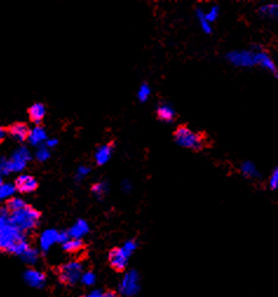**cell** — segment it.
<instances>
[{
	"instance_id": "6da1fadb",
	"label": "cell",
	"mask_w": 278,
	"mask_h": 297,
	"mask_svg": "<svg viewBox=\"0 0 278 297\" xmlns=\"http://www.w3.org/2000/svg\"><path fill=\"white\" fill-rule=\"evenodd\" d=\"M25 238V233L10 223L0 233V250L21 256L30 248V244Z\"/></svg>"
},
{
	"instance_id": "7a4b0ae2",
	"label": "cell",
	"mask_w": 278,
	"mask_h": 297,
	"mask_svg": "<svg viewBox=\"0 0 278 297\" xmlns=\"http://www.w3.org/2000/svg\"><path fill=\"white\" fill-rule=\"evenodd\" d=\"M39 220H40V213L30 206L10 214V223L23 233L34 229L38 226Z\"/></svg>"
},
{
	"instance_id": "3957f363",
	"label": "cell",
	"mask_w": 278,
	"mask_h": 297,
	"mask_svg": "<svg viewBox=\"0 0 278 297\" xmlns=\"http://www.w3.org/2000/svg\"><path fill=\"white\" fill-rule=\"evenodd\" d=\"M174 139L180 147L190 151H200L204 147V139L202 135L187 126L177 127L174 133Z\"/></svg>"
},
{
	"instance_id": "277c9868",
	"label": "cell",
	"mask_w": 278,
	"mask_h": 297,
	"mask_svg": "<svg viewBox=\"0 0 278 297\" xmlns=\"http://www.w3.org/2000/svg\"><path fill=\"white\" fill-rule=\"evenodd\" d=\"M141 289L140 274L136 270H129L124 275L119 284V293L124 297H134Z\"/></svg>"
},
{
	"instance_id": "5b68a950",
	"label": "cell",
	"mask_w": 278,
	"mask_h": 297,
	"mask_svg": "<svg viewBox=\"0 0 278 297\" xmlns=\"http://www.w3.org/2000/svg\"><path fill=\"white\" fill-rule=\"evenodd\" d=\"M83 274L82 263L79 261H69L60 267L59 279L65 284H76L81 280Z\"/></svg>"
},
{
	"instance_id": "8992f818",
	"label": "cell",
	"mask_w": 278,
	"mask_h": 297,
	"mask_svg": "<svg viewBox=\"0 0 278 297\" xmlns=\"http://www.w3.org/2000/svg\"><path fill=\"white\" fill-rule=\"evenodd\" d=\"M227 60L235 67L250 68L256 66V52L252 49H236L227 54Z\"/></svg>"
},
{
	"instance_id": "52a82bcc",
	"label": "cell",
	"mask_w": 278,
	"mask_h": 297,
	"mask_svg": "<svg viewBox=\"0 0 278 297\" xmlns=\"http://www.w3.org/2000/svg\"><path fill=\"white\" fill-rule=\"evenodd\" d=\"M130 256L132 255L128 254L122 247H120V248H115L110 250L108 260H109V263L113 269H115L116 271H124L127 268Z\"/></svg>"
},
{
	"instance_id": "ba28073f",
	"label": "cell",
	"mask_w": 278,
	"mask_h": 297,
	"mask_svg": "<svg viewBox=\"0 0 278 297\" xmlns=\"http://www.w3.org/2000/svg\"><path fill=\"white\" fill-rule=\"evenodd\" d=\"M24 280L30 287L37 288V289L43 288L46 283L45 274L37 270V269H27L24 273Z\"/></svg>"
},
{
	"instance_id": "9c48e42d",
	"label": "cell",
	"mask_w": 278,
	"mask_h": 297,
	"mask_svg": "<svg viewBox=\"0 0 278 297\" xmlns=\"http://www.w3.org/2000/svg\"><path fill=\"white\" fill-rule=\"evenodd\" d=\"M256 65L261 66V67L265 68L266 71L271 72L275 77L278 79V68L275 63V61L266 52L258 51L256 52Z\"/></svg>"
},
{
	"instance_id": "30bf717a",
	"label": "cell",
	"mask_w": 278,
	"mask_h": 297,
	"mask_svg": "<svg viewBox=\"0 0 278 297\" xmlns=\"http://www.w3.org/2000/svg\"><path fill=\"white\" fill-rule=\"evenodd\" d=\"M15 189L21 193H32L38 188L37 180L31 175H20L15 180Z\"/></svg>"
},
{
	"instance_id": "8fae6325",
	"label": "cell",
	"mask_w": 278,
	"mask_h": 297,
	"mask_svg": "<svg viewBox=\"0 0 278 297\" xmlns=\"http://www.w3.org/2000/svg\"><path fill=\"white\" fill-rule=\"evenodd\" d=\"M59 233L60 232H58V230L55 229L45 230V232L40 235V238H39V244H40L41 250L48 251L53 244L59 242Z\"/></svg>"
},
{
	"instance_id": "7c38bea8",
	"label": "cell",
	"mask_w": 278,
	"mask_h": 297,
	"mask_svg": "<svg viewBox=\"0 0 278 297\" xmlns=\"http://www.w3.org/2000/svg\"><path fill=\"white\" fill-rule=\"evenodd\" d=\"M8 132H10V134L12 135L15 140L25 141L29 139L31 129L24 122H15V124L11 125L10 128H8Z\"/></svg>"
},
{
	"instance_id": "4fadbf2b",
	"label": "cell",
	"mask_w": 278,
	"mask_h": 297,
	"mask_svg": "<svg viewBox=\"0 0 278 297\" xmlns=\"http://www.w3.org/2000/svg\"><path fill=\"white\" fill-rule=\"evenodd\" d=\"M88 232H90V226H88L87 222L85 220H79L71 227L67 234L71 238H79V240H81V237L87 235Z\"/></svg>"
},
{
	"instance_id": "5bb4252c",
	"label": "cell",
	"mask_w": 278,
	"mask_h": 297,
	"mask_svg": "<svg viewBox=\"0 0 278 297\" xmlns=\"http://www.w3.org/2000/svg\"><path fill=\"white\" fill-rule=\"evenodd\" d=\"M113 154V145L112 143H106V145H101L98 149L95 151L94 157L98 165H105L108 161L110 160Z\"/></svg>"
},
{
	"instance_id": "9a60e30c",
	"label": "cell",
	"mask_w": 278,
	"mask_h": 297,
	"mask_svg": "<svg viewBox=\"0 0 278 297\" xmlns=\"http://www.w3.org/2000/svg\"><path fill=\"white\" fill-rule=\"evenodd\" d=\"M157 118L163 122H173L176 118V112L169 104H160L157 106Z\"/></svg>"
},
{
	"instance_id": "2e32d148",
	"label": "cell",
	"mask_w": 278,
	"mask_h": 297,
	"mask_svg": "<svg viewBox=\"0 0 278 297\" xmlns=\"http://www.w3.org/2000/svg\"><path fill=\"white\" fill-rule=\"evenodd\" d=\"M240 172L242 175L250 180H257L261 177L260 171H258L255 163L251 162V161H244V162H242L240 166Z\"/></svg>"
},
{
	"instance_id": "e0dca14e",
	"label": "cell",
	"mask_w": 278,
	"mask_h": 297,
	"mask_svg": "<svg viewBox=\"0 0 278 297\" xmlns=\"http://www.w3.org/2000/svg\"><path fill=\"white\" fill-rule=\"evenodd\" d=\"M29 114L31 121H33L34 124H40L41 121L44 120L46 114V109L45 106L40 102H37V104H33L32 106L30 107L29 109Z\"/></svg>"
},
{
	"instance_id": "ac0fdd59",
	"label": "cell",
	"mask_w": 278,
	"mask_h": 297,
	"mask_svg": "<svg viewBox=\"0 0 278 297\" xmlns=\"http://www.w3.org/2000/svg\"><path fill=\"white\" fill-rule=\"evenodd\" d=\"M45 139H46L45 130L41 128L40 126H37V127H34V128H33L32 130H31L29 139H27V140L30 141L31 145L40 146L41 143L45 141Z\"/></svg>"
},
{
	"instance_id": "d6986e66",
	"label": "cell",
	"mask_w": 278,
	"mask_h": 297,
	"mask_svg": "<svg viewBox=\"0 0 278 297\" xmlns=\"http://www.w3.org/2000/svg\"><path fill=\"white\" fill-rule=\"evenodd\" d=\"M260 15L266 19H277L278 18V4L271 2L265 4L260 7Z\"/></svg>"
},
{
	"instance_id": "ffe728a7",
	"label": "cell",
	"mask_w": 278,
	"mask_h": 297,
	"mask_svg": "<svg viewBox=\"0 0 278 297\" xmlns=\"http://www.w3.org/2000/svg\"><path fill=\"white\" fill-rule=\"evenodd\" d=\"M83 246H85V244H83L82 240H79V238H69L68 241H66V242L62 244L63 250L71 252V254H76V252L82 250Z\"/></svg>"
},
{
	"instance_id": "44dd1931",
	"label": "cell",
	"mask_w": 278,
	"mask_h": 297,
	"mask_svg": "<svg viewBox=\"0 0 278 297\" xmlns=\"http://www.w3.org/2000/svg\"><path fill=\"white\" fill-rule=\"evenodd\" d=\"M21 260H23L26 265L34 266L39 260V251L37 250V249L31 248L30 247V248L27 249V250L25 251L23 255H21Z\"/></svg>"
},
{
	"instance_id": "7402d4cb",
	"label": "cell",
	"mask_w": 278,
	"mask_h": 297,
	"mask_svg": "<svg viewBox=\"0 0 278 297\" xmlns=\"http://www.w3.org/2000/svg\"><path fill=\"white\" fill-rule=\"evenodd\" d=\"M196 16H197V20H199L200 27H201V30L204 33H207V34H209L211 33V31H213V27H211V24L209 21L207 20V18H205L204 16V11L203 10H197L196 11Z\"/></svg>"
},
{
	"instance_id": "603a6c76",
	"label": "cell",
	"mask_w": 278,
	"mask_h": 297,
	"mask_svg": "<svg viewBox=\"0 0 278 297\" xmlns=\"http://www.w3.org/2000/svg\"><path fill=\"white\" fill-rule=\"evenodd\" d=\"M15 191V186L11 185V183H1V185H0V201L13 198Z\"/></svg>"
},
{
	"instance_id": "cb8c5ba5",
	"label": "cell",
	"mask_w": 278,
	"mask_h": 297,
	"mask_svg": "<svg viewBox=\"0 0 278 297\" xmlns=\"http://www.w3.org/2000/svg\"><path fill=\"white\" fill-rule=\"evenodd\" d=\"M26 206H27V204L25 203L23 199H19V198H11V199H8L7 204H6V208L8 209V212H10V213H13V212H16V210L23 209V208H25Z\"/></svg>"
},
{
	"instance_id": "d4e9b609",
	"label": "cell",
	"mask_w": 278,
	"mask_h": 297,
	"mask_svg": "<svg viewBox=\"0 0 278 297\" xmlns=\"http://www.w3.org/2000/svg\"><path fill=\"white\" fill-rule=\"evenodd\" d=\"M108 191V185L107 182H98L93 185L92 187V193L96 196L98 199H102L107 194Z\"/></svg>"
},
{
	"instance_id": "484cf974",
	"label": "cell",
	"mask_w": 278,
	"mask_h": 297,
	"mask_svg": "<svg viewBox=\"0 0 278 297\" xmlns=\"http://www.w3.org/2000/svg\"><path fill=\"white\" fill-rule=\"evenodd\" d=\"M204 16L210 24L214 23V21L217 20L219 16V7L214 5V6L208 8L207 11H204Z\"/></svg>"
},
{
	"instance_id": "4316f807",
	"label": "cell",
	"mask_w": 278,
	"mask_h": 297,
	"mask_svg": "<svg viewBox=\"0 0 278 297\" xmlns=\"http://www.w3.org/2000/svg\"><path fill=\"white\" fill-rule=\"evenodd\" d=\"M10 214L6 207L0 208V233L10 224Z\"/></svg>"
},
{
	"instance_id": "83f0119b",
	"label": "cell",
	"mask_w": 278,
	"mask_h": 297,
	"mask_svg": "<svg viewBox=\"0 0 278 297\" xmlns=\"http://www.w3.org/2000/svg\"><path fill=\"white\" fill-rule=\"evenodd\" d=\"M151 94H152V90L151 87H149V85L142 84L140 86V88H139L138 98L141 102H146L147 100L149 99V96H151Z\"/></svg>"
},
{
	"instance_id": "f1b7e54d",
	"label": "cell",
	"mask_w": 278,
	"mask_h": 297,
	"mask_svg": "<svg viewBox=\"0 0 278 297\" xmlns=\"http://www.w3.org/2000/svg\"><path fill=\"white\" fill-rule=\"evenodd\" d=\"M80 281H81L82 284L88 285V287H90V285H93L94 283H95L96 276H95V274L92 273V271H86V273L82 274L81 280H80Z\"/></svg>"
},
{
	"instance_id": "f546056e",
	"label": "cell",
	"mask_w": 278,
	"mask_h": 297,
	"mask_svg": "<svg viewBox=\"0 0 278 297\" xmlns=\"http://www.w3.org/2000/svg\"><path fill=\"white\" fill-rule=\"evenodd\" d=\"M269 187L272 190L278 189V167L271 172V175L269 177Z\"/></svg>"
},
{
	"instance_id": "4dcf8cb0",
	"label": "cell",
	"mask_w": 278,
	"mask_h": 297,
	"mask_svg": "<svg viewBox=\"0 0 278 297\" xmlns=\"http://www.w3.org/2000/svg\"><path fill=\"white\" fill-rule=\"evenodd\" d=\"M48 157H49L48 147L40 146V148H39L37 152V159L39 161H46V159H48Z\"/></svg>"
},
{
	"instance_id": "1f68e13d",
	"label": "cell",
	"mask_w": 278,
	"mask_h": 297,
	"mask_svg": "<svg viewBox=\"0 0 278 297\" xmlns=\"http://www.w3.org/2000/svg\"><path fill=\"white\" fill-rule=\"evenodd\" d=\"M90 172H91L90 167H86V166H82V167H80L79 169H77V179H82V177L87 175V174L90 173Z\"/></svg>"
},
{
	"instance_id": "d6a6232c",
	"label": "cell",
	"mask_w": 278,
	"mask_h": 297,
	"mask_svg": "<svg viewBox=\"0 0 278 297\" xmlns=\"http://www.w3.org/2000/svg\"><path fill=\"white\" fill-rule=\"evenodd\" d=\"M102 295H104V293L101 290H93L85 297H102Z\"/></svg>"
},
{
	"instance_id": "836d02e7",
	"label": "cell",
	"mask_w": 278,
	"mask_h": 297,
	"mask_svg": "<svg viewBox=\"0 0 278 297\" xmlns=\"http://www.w3.org/2000/svg\"><path fill=\"white\" fill-rule=\"evenodd\" d=\"M6 134H7L6 129L2 128V127H0V143H1L2 141L5 140V138H6Z\"/></svg>"
},
{
	"instance_id": "e575fe53",
	"label": "cell",
	"mask_w": 278,
	"mask_h": 297,
	"mask_svg": "<svg viewBox=\"0 0 278 297\" xmlns=\"http://www.w3.org/2000/svg\"><path fill=\"white\" fill-rule=\"evenodd\" d=\"M102 297H119V295L115 293V291H106V293H104V295H102Z\"/></svg>"
},
{
	"instance_id": "d590c367",
	"label": "cell",
	"mask_w": 278,
	"mask_h": 297,
	"mask_svg": "<svg viewBox=\"0 0 278 297\" xmlns=\"http://www.w3.org/2000/svg\"><path fill=\"white\" fill-rule=\"evenodd\" d=\"M130 188H132V185H130V182H124V185H122V189H124V191H129Z\"/></svg>"
},
{
	"instance_id": "8d00e7d4",
	"label": "cell",
	"mask_w": 278,
	"mask_h": 297,
	"mask_svg": "<svg viewBox=\"0 0 278 297\" xmlns=\"http://www.w3.org/2000/svg\"><path fill=\"white\" fill-rule=\"evenodd\" d=\"M57 142L58 141L55 140V139H52V140H48L46 142V147H53V146H55L57 145Z\"/></svg>"
}]
</instances>
